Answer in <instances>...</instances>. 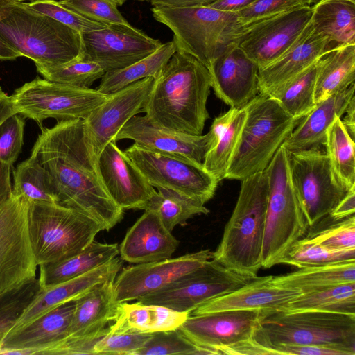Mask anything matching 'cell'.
Segmentation results:
<instances>
[{"mask_svg": "<svg viewBox=\"0 0 355 355\" xmlns=\"http://www.w3.org/2000/svg\"><path fill=\"white\" fill-rule=\"evenodd\" d=\"M31 150L46 170L56 203L79 211L109 230L123 210L112 199L102 181L82 119L58 121L42 128Z\"/></svg>", "mask_w": 355, "mask_h": 355, "instance_id": "cell-1", "label": "cell"}, {"mask_svg": "<svg viewBox=\"0 0 355 355\" xmlns=\"http://www.w3.org/2000/svg\"><path fill=\"white\" fill-rule=\"evenodd\" d=\"M211 87L208 69L194 56L176 50L155 79L144 112L160 127L200 135L209 118Z\"/></svg>", "mask_w": 355, "mask_h": 355, "instance_id": "cell-2", "label": "cell"}, {"mask_svg": "<svg viewBox=\"0 0 355 355\" xmlns=\"http://www.w3.org/2000/svg\"><path fill=\"white\" fill-rule=\"evenodd\" d=\"M241 182L236 205L211 259L242 275L256 277L262 268L268 178L263 171Z\"/></svg>", "mask_w": 355, "mask_h": 355, "instance_id": "cell-3", "label": "cell"}, {"mask_svg": "<svg viewBox=\"0 0 355 355\" xmlns=\"http://www.w3.org/2000/svg\"><path fill=\"white\" fill-rule=\"evenodd\" d=\"M152 12L173 32L177 50L194 56L208 70L224 52L239 45L245 28L236 12L208 6H158L153 7Z\"/></svg>", "mask_w": 355, "mask_h": 355, "instance_id": "cell-4", "label": "cell"}, {"mask_svg": "<svg viewBox=\"0 0 355 355\" xmlns=\"http://www.w3.org/2000/svg\"><path fill=\"white\" fill-rule=\"evenodd\" d=\"M245 107V120L225 179L242 180L265 171L301 120L269 96L258 94Z\"/></svg>", "mask_w": 355, "mask_h": 355, "instance_id": "cell-5", "label": "cell"}, {"mask_svg": "<svg viewBox=\"0 0 355 355\" xmlns=\"http://www.w3.org/2000/svg\"><path fill=\"white\" fill-rule=\"evenodd\" d=\"M0 37L35 65H54L79 57L80 33L53 18L14 2L0 21Z\"/></svg>", "mask_w": 355, "mask_h": 355, "instance_id": "cell-6", "label": "cell"}, {"mask_svg": "<svg viewBox=\"0 0 355 355\" xmlns=\"http://www.w3.org/2000/svg\"><path fill=\"white\" fill-rule=\"evenodd\" d=\"M28 225L37 266L78 254L105 230L101 224L79 211L46 202H29Z\"/></svg>", "mask_w": 355, "mask_h": 355, "instance_id": "cell-7", "label": "cell"}, {"mask_svg": "<svg viewBox=\"0 0 355 355\" xmlns=\"http://www.w3.org/2000/svg\"><path fill=\"white\" fill-rule=\"evenodd\" d=\"M269 193L261 253V266L282 263L302 239L308 225L291 182L287 150L282 146L266 168Z\"/></svg>", "mask_w": 355, "mask_h": 355, "instance_id": "cell-8", "label": "cell"}, {"mask_svg": "<svg viewBox=\"0 0 355 355\" xmlns=\"http://www.w3.org/2000/svg\"><path fill=\"white\" fill-rule=\"evenodd\" d=\"M254 336L271 349L283 344L315 345L340 347L355 353V315L275 311L262 320Z\"/></svg>", "mask_w": 355, "mask_h": 355, "instance_id": "cell-9", "label": "cell"}, {"mask_svg": "<svg viewBox=\"0 0 355 355\" xmlns=\"http://www.w3.org/2000/svg\"><path fill=\"white\" fill-rule=\"evenodd\" d=\"M107 96L89 87L37 77L17 88L10 98L16 113L35 121L42 128L43 121L48 118L58 122L85 119Z\"/></svg>", "mask_w": 355, "mask_h": 355, "instance_id": "cell-10", "label": "cell"}, {"mask_svg": "<svg viewBox=\"0 0 355 355\" xmlns=\"http://www.w3.org/2000/svg\"><path fill=\"white\" fill-rule=\"evenodd\" d=\"M290 176L308 227L325 218L348 189L322 148L288 152Z\"/></svg>", "mask_w": 355, "mask_h": 355, "instance_id": "cell-11", "label": "cell"}, {"mask_svg": "<svg viewBox=\"0 0 355 355\" xmlns=\"http://www.w3.org/2000/svg\"><path fill=\"white\" fill-rule=\"evenodd\" d=\"M29 202L12 193L0 207V297L36 277L28 225Z\"/></svg>", "mask_w": 355, "mask_h": 355, "instance_id": "cell-12", "label": "cell"}, {"mask_svg": "<svg viewBox=\"0 0 355 355\" xmlns=\"http://www.w3.org/2000/svg\"><path fill=\"white\" fill-rule=\"evenodd\" d=\"M256 277L242 275L211 259L162 289L139 298L137 302L190 314L203 303L232 292Z\"/></svg>", "mask_w": 355, "mask_h": 355, "instance_id": "cell-13", "label": "cell"}, {"mask_svg": "<svg viewBox=\"0 0 355 355\" xmlns=\"http://www.w3.org/2000/svg\"><path fill=\"white\" fill-rule=\"evenodd\" d=\"M124 153L153 187L170 189L203 204L215 194L218 182L202 164L148 151L135 144Z\"/></svg>", "mask_w": 355, "mask_h": 355, "instance_id": "cell-14", "label": "cell"}, {"mask_svg": "<svg viewBox=\"0 0 355 355\" xmlns=\"http://www.w3.org/2000/svg\"><path fill=\"white\" fill-rule=\"evenodd\" d=\"M79 58L106 71L125 68L150 55L163 43L131 25L110 24L80 33Z\"/></svg>", "mask_w": 355, "mask_h": 355, "instance_id": "cell-15", "label": "cell"}, {"mask_svg": "<svg viewBox=\"0 0 355 355\" xmlns=\"http://www.w3.org/2000/svg\"><path fill=\"white\" fill-rule=\"evenodd\" d=\"M311 6H304L245 26L239 46L262 69L282 55L311 20Z\"/></svg>", "mask_w": 355, "mask_h": 355, "instance_id": "cell-16", "label": "cell"}, {"mask_svg": "<svg viewBox=\"0 0 355 355\" xmlns=\"http://www.w3.org/2000/svg\"><path fill=\"white\" fill-rule=\"evenodd\" d=\"M273 311L224 310L189 315L178 329L196 345L215 351L254 335L262 320Z\"/></svg>", "mask_w": 355, "mask_h": 355, "instance_id": "cell-17", "label": "cell"}, {"mask_svg": "<svg viewBox=\"0 0 355 355\" xmlns=\"http://www.w3.org/2000/svg\"><path fill=\"white\" fill-rule=\"evenodd\" d=\"M154 83L153 77H148L108 94L107 99L83 120L89 142L97 159L107 144L116 141V135L125 123L144 112Z\"/></svg>", "mask_w": 355, "mask_h": 355, "instance_id": "cell-18", "label": "cell"}, {"mask_svg": "<svg viewBox=\"0 0 355 355\" xmlns=\"http://www.w3.org/2000/svg\"><path fill=\"white\" fill-rule=\"evenodd\" d=\"M212 258L209 250H202L174 259L136 264L123 268L116 277L114 300L116 304L155 293L185 274L202 266Z\"/></svg>", "mask_w": 355, "mask_h": 355, "instance_id": "cell-19", "label": "cell"}, {"mask_svg": "<svg viewBox=\"0 0 355 355\" xmlns=\"http://www.w3.org/2000/svg\"><path fill=\"white\" fill-rule=\"evenodd\" d=\"M125 139L134 141L142 149L202 165L213 135L210 130L200 135L173 131L155 124L146 115H135L116 135V141Z\"/></svg>", "mask_w": 355, "mask_h": 355, "instance_id": "cell-20", "label": "cell"}, {"mask_svg": "<svg viewBox=\"0 0 355 355\" xmlns=\"http://www.w3.org/2000/svg\"><path fill=\"white\" fill-rule=\"evenodd\" d=\"M116 142L107 144L98 157L103 184L123 210H146L157 191Z\"/></svg>", "mask_w": 355, "mask_h": 355, "instance_id": "cell-21", "label": "cell"}, {"mask_svg": "<svg viewBox=\"0 0 355 355\" xmlns=\"http://www.w3.org/2000/svg\"><path fill=\"white\" fill-rule=\"evenodd\" d=\"M209 71L215 94L232 108L244 107L259 94V67L238 44L219 56Z\"/></svg>", "mask_w": 355, "mask_h": 355, "instance_id": "cell-22", "label": "cell"}, {"mask_svg": "<svg viewBox=\"0 0 355 355\" xmlns=\"http://www.w3.org/2000/svg\"><path fill=\"white\" fill-rule=\"evenodd\" d=\"M121 266V259L116 257L80 276L53 286L42 287L7 335L60 306L75 302L96 286L115 279Z\"/></svg>", "mask_w": 355, "mask_h": 355, "instance_id": "cell-23", "label": "cell"}, {"mask_svg": "<svg viewBox=\"0 0 355 355\" xmlns=\"http://www.w3.org/2000/svg\"><path fill=\"white\" fill-rule=\"evenodd\" d=\"M331 49L329 41L316 33L309 21L295 43L282 55L259 69V94L270 96Z\"/></svg>", "mask_w": 355, "mask_h": 355, "instance_id": "cell-24", "label": "cell"}, {"mask_svg": "<svg viewBox=\"0 0 355 355\" xmlns=\"http://www.w3.org/2000/svg\"><path fill=\"white\" fill-rule=\"evenodd\" d=\"M179 244L156 212L145 210L128 230L119 248L121 260L140 264L171 258Z\"/></svg>", "mask_w": 355, "mask_h": 355, "instance_id": "cell-25", "label": "cell"}, {"mask_svg": "<svg viewBox=\"0 0 355 355\" xmlns=\"http://www.w3.org/2000/svg\"><path fill=\"white\" fill-rule=\"evenodd\" d=\"M273 275L257 277L248 284L227 294L207 301L189 315H200L224 310L263 309L279 311L302 292L276 285Z\"/></svg>", "mask_w": 355, "mask_h": 355, "instance_id": "cell-26", "label": "cell"}, {"mask_svg": "<svg viewBox=\"0 0 355 355\" xmlns=\"http://www.w3.org/2000/svg\"><path fill=\"white\" fill-rule=\"evenodd\" d=\"M75 302L60 306L14 333L0 343V354H36L38 349L65 338Z\"/></svg>", "mask_w": 355, "mask_h": 355, "instance_id": "cell-27", "label": "cell"}, {"mask_svg": "<svg viewBox=\"0 0 355 355\" xmlns=\"http://www.w3.org/2000/svg\"><path fill=\"white\" fill-rule=\"evenodd\" d=\"M115 279L106 281L75 301L74 311L66 337L96 342L108 331L116 304L114 300Z\"/></svg>", "mask_w": 355, "mask_h": 355, "instance_id": "cell-28", "label": "cell"}, {"mask_svg": "<svg viewBox=\"0 0 355 355\" xmlns=\"http://www.w3.org/2000/svg\"><path fill=\"white\" fill-rule=\"evenodd\" d=\"M354 83L345 89L317 103L303 117L282 144L287 152L324 146L326 132L336 116L341 117L354 96Z\"/></svg>", "mask_w": 355, "mask_h": 355, "instance_id": "cell-29", "label": "cell"}, {"mask_svg": "<svg viewBox=\"0 0 355 355\" xmlns=\"http://www.w3.org/2000/svg\"><path fill=\"white\" fill-rule=\"evenodd\" d=\"M189 315L156 304L128 302L116 304L108 333L153 334L178 329Z\"/></svg>", "mask_w": 355, "mask_h": 355, "instance_id": "cell-30", "label": "cell"}, {"mask_svg": "<svg viewBox=\"0 0 355 355\" xmlns=\"http://www.w3.org/2000/svg\"><path fill=\"white\" fill-rule=\"evenodd\" d=\"M246 117L245 106L232 108L216 117L210 128L212 142L202 166L218 182L225 178Z\"/></svg>", "mask_w": 355, "mask_h": 355, "instance_id": "cell-31", "label": "cell"}, {"mask_svg": "<svg viewBox=\"0 0 355 355\" xmlns=\"http://www.w3.org/2000/svg\"><path fill=\"white\" fill-rule=\"evenodd\" d=\"M119 254L117 244L93 241L72 257L60 261L38 266L40 284L41 287H46L67 281L111 261Z\"/></svg>", "mask_w": 355, "mask_h": 355, "instance_id": "cell-32", "label": "cell"}, {"mask_svg": "<svg viewBox=\"0 0 355 355\" xmlns=\"http://www.w3.org/2000/svg\"><path fill=\"white\" fill-rule=\"evenodd\" d=\"M311 25L332 48L355 44V3L348 0H319L311 6Z\"/></svg>", "mask_w": 355, "mask_h": 355, "instance_id": "cell-33", "label": "cell"}, {"mask_svg": "<svg viewBox=\"0 0 355 355\" xmlns=\"http://www.w3.org/2000/svg\"><path fill=\"white\" fill-rule=\"evenodd\" d=\"M355 80V44L335 46L320 59L314 99L315 103L349 87Z\"/></svg>", "mask_w": 355, "mask_h": 355, "instance_id": "cell-34", "label": "cell"}, {"mask_svg": "<svg viewBox=\"0 0 355 355\" xmlns=\"http://www.w3.org/2000/svg\"><path fill=\"white\" fill-rule=\"evenodd\" d=\"M276 285L297 289L302 293L332 286L355 282V260L300 268L279 276H273Z\"/></svg>", "mask_w": 355, "mask_h": 355, "instance_id": "cell-35", "label": "cell"}, {"mask_svg": "<svg viewBox=\"0 0 355 355\" xmlns=\"http://www.w3.org/2000/svg\"><path fill=\"white\" fill-rule=\"evenodd\" d=\"M176 50L171 40L162 44L150 55L125 68L106 71L101 78L97 90L108 95L141 79L148 77L155 79Z\"/></svg>", "mask_w": 355, "mask_h": 355, "instance_id": "cell-36", "label": "cell"}, {"mask_svg": "<svg viewBox=\"0 0 355 355\" xmlns=\"http://www.w3.org/2000/svg\"><path fill=\"white\" fill-rule=\"evenodd\" d=\"M279 311H321L355 315V282L302 293Z\"/></svg>", "mask_w": 355, "mask_h": 355, "instance_id": "cell-37", "label": "cell"}, {"mask_svg": "<svg viewBox=\"0 0 355 355\" xmlns=\"http://www.w3.org/2000/svg\"><path fill=\"white\" fill-rule=\"evenodd\" d=\"M320 59L269 96L293 118L302 119L316 105L314 92Z\"/></svg>", "mask_w": 355, "mask_h": 355, "instance_id": "cell-38", "label": "cell"}, {"mask_svg": "<svg viewBox=\"0 0 355 355\" xmlns=\"http://www.w3.org/2000/svg\"><path fill=\"white\" fill-rule=\"evenodd\" d=\"M324 146L339 180L348 189L355 186L354 140L349 135L340 117L336 116L328 127Z\"/></svg>", "mask_w": 355, "mask_h": 355, "instance_id": "cell-39", "label": "cell"}, {"mask_svg": "<svg viewBox=\"0 0 355 355\" xmlns=\"http://www.w3.org/2000/svg\"><path fill=\"white\" fill-rule=\"evenodd\" d=\"M146 210L155 211L164 227L171 232L175 226L184 225L194 216L209 212L205 204L199 200L162 188L157 189Z\"/></svg>", "mask_w": 355, "mask_h": 355, "instance_id": "cell-40", "label": "cell"}, {"mask_svg": "<svg viewBox=\"0 0 355 355\" xmlns=\"http://www.w3.org/2000/svg\"><path fill=\"white\" fill-rule=\"evenodd\" d=\"M12 193L28 202H55L52 184L46 170L37 157L29 158L18 164L13 171Z\"/></svg>", "mask_w": 355, "mask_h": 355, "instance_id": "cell-41", "label": "cell"}, {"mask_svg": "<svg viewBox=\"0 0 355 355\" xmlns=\"http://www.w3.org/2000/svg\"><path fill=\"white\" fill-rule=\"evenodd\" d=\"M353 260L355 248H330L304 237L293 244L282 263L300 268Z\"/></svg>", "mask_w": 355, "mask_h": 355, "instance_id": "cell-42", "label": "cell"}, {"mask_svg": "<svg viewBox=\"0 0 355 355\" xmlns=\"http://www.w3.org/2000/svg\"><path fill=\"white\" fill-rule=\"evenodd\" d=\"M35 66L37 72L49 81L85 88L105 73L98 64L79 57L62 64Z\"/></svg>", "mask_w": 355, "mask_h": 355, "instance_id": "cell-43", "label": "cell"}, {"mask_svg": "<svg viewBox=\"0 0 355 355\" xmlns=\"http://www.w3.org/2000/svg\"><path fill=\"white\" fill-rule=\"evenodd\" d=\"M167 354L204 355L217 354V353L196 345L176 329L152 334L144 346L135 355Z\"/></svg>", "mask_w": 355, "mask_h": 355, "instance_id": "cell-44", "label": "cell"}, {"mask_svg": "<svg viewBox=\"0 0 355 355\" xmlns=\"http://www.w3.org/2000/svg\"><path fill=\"white\" fill-rule=\"evenodd\" d=\"M41 288L35 278L0 297V343Z\"/></svg>", "mask_w": 355, "mask_h": 355, "instance_id": "cell-45", "label": "cell"}, {"mask_svg": "<svg viewBox=\"0 0 355 355\" xmlns=\"http://www.w3.org/2000/svg\"><path fill=\"white\" fill-rule=\"evenodd\" d=\"M65 8L82 17L105 25H131L117 8V4L112 0H60Z\"/></svg>", "mask_w": 355, "mask_h": 355, "instance_id": "cell-46", "label": "cell"}, {"mask_svg": "<svg viewBox=\"0 0 355 355\" xmlns=\"http://www.w3.org/2000/svg\"><path fill=\"white\" fill-rule=\"evenodd\" d=\"M33 10L46 15L80 33L101 29L107 25L90 21L65 8L55 0H35L27 3Z\"/></svg>", "mask_w": 355, "mask_h": 355, "instance_id": "cell-47", "label": "cell"}, {"mask_svg": "<svg viewBox=\"0 0 355 355\" xmlns=\"http://www.w3.org/2000/svg\"><path fill=\"white\" fill-rule=\"evenodd\" d=\"M25 121L15 113L0 124V162L12 166L24 144Z\"/></svg>", "mask_w": 355, "mask_h": 355, "instance_id": "cell-48", "label": "cell"}, {"mask_svg": "<svg viewBox=\"0 0 355 355\" xmlns=\"http://www.w3.org/2000/svg\"><path fill=\"white\" fill-rule=\"evenodd\" d=\"M152 334L107 333L93 347V354L135 355Z\"/></svg>", "mask_w": 355, "mask_h": 355, "instance_id": "cell-49", "label": "cell"}, {"mask_svg": "<svg viewBox=\"0 0 355 355\" xmlns=\"http://www.w3.org/2000/svg\"><path fill=\"white\" fill-rule=\"evenodd\" d=\"M304 6L311 5L306 0H256L236 15L245 27Z\"/></svg>", "mask_w": 355, "mask_h": 355, "instance_id": "cell-50", "label": "cell"}, {"mask_svg": "<svg viewBox=\"0 0 355 355\" xmlns=\"http://www.w3.org/2000/svg\"><path fill=\"white\" fill-rule=\"evenodd\" d=\"M307 236L310 240L334 249L355 248V217L352 215Z\"/></svg>", "mask_w": 355, "mask_h": 355, "instance_id": "cell-51", "label": "cell"}, {"mask_svg": "<svg viewBox=\"0 0 355 355\" xmlns=\"http://www.w3.org/2000/svg\"><path fill=\"white\" fill-rule=\"evenodd\" d=\"M279 354L295 355H355V353L340 347L315 345L283 344L272 347Z\"/></svg>", "mask_w": 355, "mask_h": 355, "instance_id": "cell-52", "label": "cell"}, {"mask_svg": "<svg viewBox=\"0 0 355 355\" xmlns=\"http://www.w3.org/2000/svg\"><path fill=\"white\" fill-rule=\"evenodd\" d=\"M220 354H279L277 351L261 343L254 335L248 339L219 349Z\"/></svg>", "mask_w": 355, "mask_h": 355, "instance_id": "cell-53", "label": "cell"}, {"mask_svg": "<svg viewBox=\"0 0 355 355\" xmlns=\"http://www.w3.org/2000/svg\"><path fill=\"white\" fill-rule=\"evenodd\" d=\"M354 211L355 186H353L335 207L329 216H330L334 221H336L354 215Z\"/></svg>", "mask_w": 355, "mask_h": 355, "instance_id": "cell-54", "label": "cell"}, {"mask_svg": "<svg viewBox=\"0 0 355 355\" xmlns=\"http://www.w3.org/2000/svg\"><path fill=\"white\" fill-rule=\"evenodd\" d=\"M14 1L10 0H0V21L10 13ZM21 57V54L11 48L0 37V60H15Z\"/></svg>", "mask_w": 355, "mask_h": 355, "instance_id": "cell-55", "label": "cell"}, {"mask_svg": "<svg viewBox=\"0 0 355 355\" xmlns=\"http://www.w3.org/2000/svg\"><path fill=\"white\" fill-rule=\"evenodd\" d=\"M11 168L0 162V207L12 194Z\"/></svg>", "mask_w": 355, "mask_h": 355, "instance_id": "cell-56", "label": "cell"}, {"mask_svg": "<svg viewBox=\"0 0 355 355\" xmlns=\"http://www.w3.org/2000/svg\"><path fill=\"white\" fill-rule=\"evenodd\" d=\"M256 0H216L208 6L225 12H237L254 2Z\"/></svg>", "mask_w": 355, "mask_h": 355, "instance_id": "cell-57", "label": "cell"}, {"mask_svg": "<svg viewBox=\"0 0 355 355\" xmlns=\"http://www.w3.org/2000/svg\"><path fill=\"white\" fill-rule=\"evenodd\" d=\"M216 0H149L153 7H189L208 6Z\"/></svg>", "mask_w": 355, "mask_h": 355, "instance_id": "cell-58", "label": "cell"}, {"mask_svg": "<svg viewBox=\"0 0 355 355\" xmlns=\"http://www.w3.org/2000/svg\"><path fill=\"white\" fill-rule=\"evenodd\" d=\"M344 120H342L347 131L354 140L355 136V98L351 99L345 112Z\"/></svg>", "mask_w": 355, "mask_h": 355, "instance_id": "cell-59", "label": "cell"}, {"mask_svg": "<svg viewBox=\"0 0 355 355\" xmlns=\"http://www.w3.org/2000/svg\"><path fill=\"white\" fill-rule=\"evenodd\" d=\"M10 96L0 87V124L8 116L15 114Z\"/></svg>", "mask_w": 355, "mask_h": 355, "instance_id": "cell-60", "label": "cell"}, {"mask_svg": "<svg viewBox=\"0 0 355 355\" xmlns=\"http://www.w3.org/2000/svg\"><path fill=\"white\" fill-rule=\"evenodd\" d=\"M112 1L115 2L117 4V6H121L127 0H112ZM136 1H149V0H136Z\"/></svg>", "mask_w": 355, "mask_h": 355, "instance_id": "cell-61", "label": "cell"}, {"mask_svg": "<svg viewBox=\"0 0 355 355\" xmlns=\"http://www.w3.org/2000/svg\"><path fill=\"white\" fill-rule=\"evenodd\" d=\"M309 5L312 6L313 5L314 3H315L317 1H318L319 0H306Z\"/></svg>", "mask_w": 355, "mask_h": 355, "instance_id": "cell-62", "label": "cell"}, {"mask_svg": "<svg viewBox=\"0 0 355 355\" xmlns=\"http://www.w3.org/2000/svg\"><path fill=\"white\" fill-rule=\"evenodd\" d=\"M10 1H14V2H23L26 0H10ZM29 1H35V0H29Z\"/></svg>", "mask_w": 355, "mask_h": 355, "instance_id": "cell-63", "label": "cell"}, {"mask_svg": "<svg viewBox=\"0 0 355 355\" xmlns=\"http://www.w3.org/2000/svg\"><path fill=\"white\" fill-rule=\"evenodd\" d=\"M348 1H351L352 3H355V0H348Z\"/></svg>", "mask_w": 355, "mask_h": 355, "instance_id": "cell-64", "label": "cell"}]
</instances>
